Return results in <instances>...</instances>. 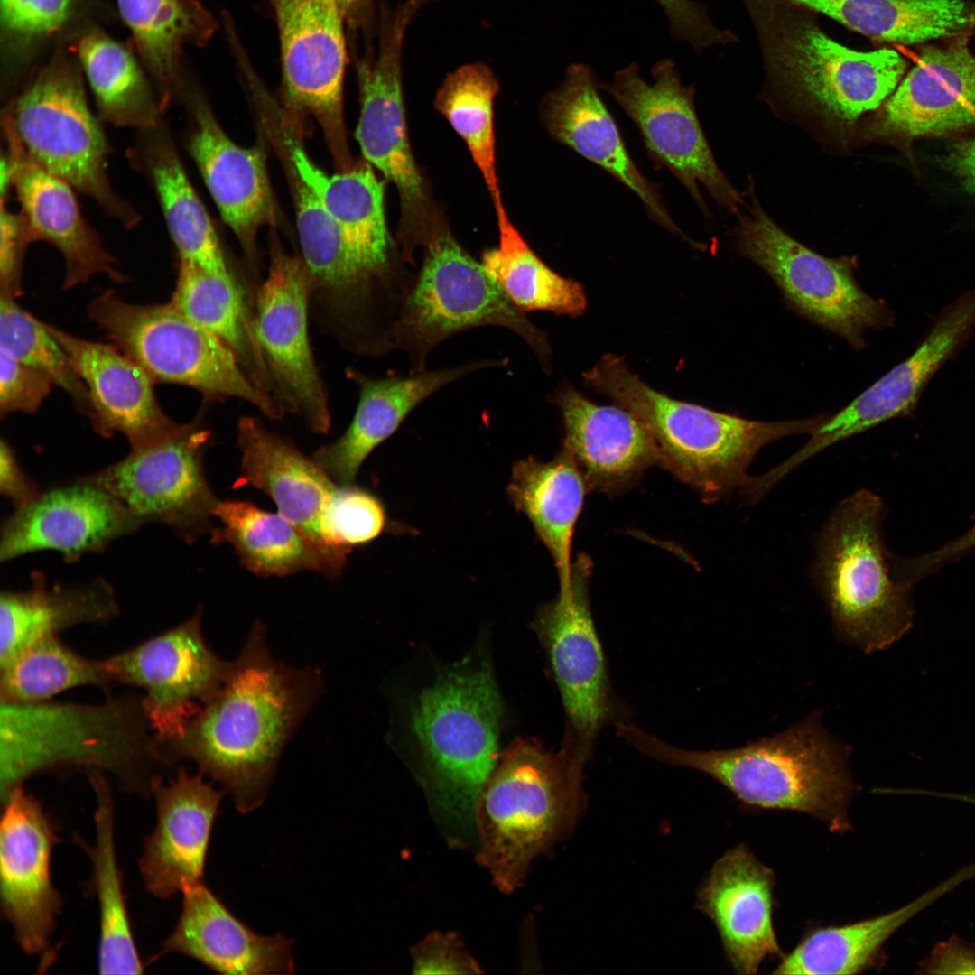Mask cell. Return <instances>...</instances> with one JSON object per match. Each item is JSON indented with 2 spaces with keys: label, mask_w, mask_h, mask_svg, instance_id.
<instances>
[{
  "label": "cell",
  "mask_w": 975,
  "mask_h": 975,
  "mask_svg": "<svg viewBox=\"0 0 975 975\" xmlns=\"http://www.w3.org/2000/svg\"><path fill=\"white\" fill-rule=\"evenodd\" d=\"M321 692L318 669L275 659L256 622L218 690L180 734L158 743L172 765L193 762L247 813L265 802L284 746Z\"/></svg>",
  "instance_id": "cell-1"
},
{
  "label": "cell",
  "mask_w": 975,
  "mask_h": 975,
  "mask_svg": "<svg viewBox=\"0 0 975 975\" xmlns=\"http://www.w3.org/2000/svg\"><path fill=\"white\" fill-rule=\"evenodd\" d=\"M173 766L141 695H107L99 703L0 701L1 796L34 775L79 769L149 794Z\"/></svg>",
  "instance_id": "cell-2"
},
{
  "label": "cell",
  "mask_w": 975,
  "mask_h": 975,
  "mask_svg": "<svg viewBox=\"0 0 975 975\" xmlns=\"http://www.w3.org/2000/svg\"><path fill=\"white\" fill-rule=\"evenodd\" d=\"M617 734L652 758L710 776L748 807L809 814L836 833L851 830L848 808L858 786L847 766L850 748L823 728L817 711L781 733L728 750L676 748L629 721Z\"/></svg>",
  "instance_id": "cell-3"
},
{
  "label": "cell",
  "mask_w": 975,
  "mask_h": 975,
  "mask_svg": "<svg viewBox=\"0 0 975 975\" xmlns=\"http://www.w3.org/2000/svg\"><path fill=\"white\" fill-rule=\"evenodd\" d=\"M585 383L633 413L648 430L657 464L695 489L707 502L741 489L756 454L766 444L812 433L825 420L760 422L673 400L631 373L625 361L604 356L584 374Z\"/></svg>",
  "instance_id": "cell-4"
},
{
  "label": "cell",
  "mask_w": 975,
  "mask_h": 975,
  "mask_svg": "<svg viewBox=\"0 0 975 975\" xmlns=\"http://www.w3.org/2000/svg\"><path fill=\"white\" fill-rule=\"evenodd\" d=\"M589 760L562 744L552 752L518 739L504 753L476 807L478 862L497 887L511 893L531 862L565 838L585 803Z\"/></svg>",
  "instance_id": "cell-5"
},
{
  "label": "cell",
  "mask_w": 975,
  "mask_h": 975,
  "mask_svg": "<svg viewBox=\"0 0 975 975\" xmlns=\"http://www.w3.org/2000/svg\"><path fill=\"white\" fill-rule=\"evenodd\" d=\"M884 506L861 489L832 512L815 571L839 638L865 653L889 647L912 627V585L898 579L881 535Z\"/></svg>",
  "instance_id": "cell-6"
},
{
  "label": "cell",
  "mask_w": 975,
  "mask_h": 975,
  "mask_svg": "<svg viewBox=\"0 0 975 975\" xmlns=\"http://www.w3.org/2000/svg\"><path fill=\"white\" fill-rule=\"evenodd\" d=\"M500 697L487 664L460 665L420 695L412 715L437 803L475 816L498 758Z\"/></svg>",
  "instance_id": "cell-7"
},
{
  "label": "cell",
  "mask_w": 975,
  "mask_h": 975,
  "mask_svg": "<svg viewBox=\"0 0 975 975\" xmlns=\"http://www.w3.org/2000/svg\"><path fill=\"white\" fill-rule=\"evenodd\" d=\"M88 314L154 382L186 385L213 401L241 399L272 420L285 413L255 387L219 339L171 302L134 304L107 291L89 304Z\"/></svg>",
  "instance_id": "cell-8"
},
{
  "label": "cell",
  "mask_w": 975,
  "mask_h": 975,
  "mask_svg": "<svg viewBox=\"0 0 975 975\" xmlns=\"http://www.w3.org/2000/svg\"><path fill=\"white\" fill-rule=\"evenodd\" d=\"M500 326L522 338L543 362L551 355L546 334L536 328L499 284L449 231L436 229L422 268L403 303L395 348L409 357L412 372L425 370L431 351L469 329Z\"/></svg>",
  "instance_id": "cell-9"
},
{
  "label": "cell",
  "mask_w": 975,
  "mask_h": 975,
  "mask_svg": "<svg viewBox=\"0 0 975 975\" xmlns=\"http://www.w3.org/2000/svg\"><path fill=\"white\" fill-rule=\"evenodd\" d=\"M7 116L25 151L43 169L96 200L125 228L139 222L138 213L110 183L108 144L76 71L55 66L42 72Z\"/></svg>",
  "instance_id": "cell-10"
},
{
  "label": "cell",
  "mask_w": 975,
  "mask_h": 975,
  "mask_svg": "<svg viewBox=\"0 0 975 975\" xmlns=\"http://www.w3.org/2000/svg\"><path fill=\"white\" fill-rule=\"evenodd\" d=\"M409 24L399 9L384 14L375 57L358 60L361 109L356 138L369 164L392 181L401 201L402 256L413 262L415 246L433 231L432 203L408 139L402 88V50Z\"/></svg>",
  "instance_id": "cell-11"
},
{
  "label": "cell",
  "mask_w": 975,
  "mask_h": 975,
  "mask_svg": "<svg viewBox=\"0 0 975 975\" xmlns=\"http://www.w3.org/2000/svg\"><path fill=\"white\" fill-rule=\"evenodd\" d=\"M741 252L763 268L785 298L815 323L861 347L862 333L892 324L887 304L857 283L850 260L820 255L781 229L754 203L740 219Z\"/></svg>",
  "instance_id": "cell-12"
},
{
  "label": "cell",
  "mask_w": 975,
  "mask_h": 975,
  "mask_svg": "<svg viewBox=\"0 0 975 975\" xmlns=\"http://www.w3.org/2000/svg\"><path fill=\"white\" fill-rule=\"evenodd\" d=\"M590 558L571 567L569 587L538 612L534 627L546 650L566 715L563 743L590 759L600 730L626 720L613 695L590 606Z\"/></svg>",
  "instance_id": "cell-13"
},
{
  "label": "cell",
  "mask_w": 975,
  "mask_h": 975,
  "mask_svg": "<svg viewBox=\"0 0 975 975\" xmlns=\"http://www.w3.org/2000/svg\"><path fill=\"white\" fill-rule=\"evenodd\" d=\"M209 429L194 421L167 438L130 450L121 460L84 479L118 498L142 522L170 527L187 543L213 530L218 499L207 481L203 458Z\"/></svg>",
  "instance_id": "cell-14"
},
{
  "label": "cell",
  "mask_w": 975,
  "mask_h": 975,
  "mask_svg": "<svg viewBox=\"0 0 975 975\" xmlns=\"http://www.w3.org/2000/svg\"><path fill=\"white\" fill-rule=\"evenodd\" d=\"M647 83L636 63L618 70L603 85L638 127L650 155L668 168L707 211L701 183L730 211L743 204L738 192L720 170L698 120L694 88L682 84L675 63L664 59L652 69Z\"/></svg>",
  "instance_id": "cell-15"
},
{
  "label": "cell",
  "mask_w": 975,
  "mask_h": 975,
  "mask_svg": "<svg viewBox=\"0 0 975 975\" xmlns=\"http://www.w3.org/2000/svg\"><path fill=\"white\" fill-rule=\"evenodd\" d=\"M310 299L302 259L273 246L267 278L255 301V333L278 403L323 434L330 413L309 338Z\"/></svg>",
  "instance_id": "cell-16"
},
{
  "label": "cell",
  "mask_w": 975,
  "mask_h": 975,
  "mask_svg": "<svg viewBox=\"0 0 975 975\" xmlns=\"http://www.w3.org/2000/svg\"><path fill=\"white\" fill-rule=\"evenodd\" d=\"M202 610L129 649L105 658L114 683L144 692L142 705L159 742L180 734L223 683L230 662L202 633Z\"/></svg>",
  "instance_id": "cell-17"
},
{
  "label": "cell",
  "mask_w": 975,
  "mask_h": 975,
  "mask_svg": "<svg viewBox=\"0 0 975 975\" xmlns=\"http://www.w3.org/2000/svg\"><path fill=\"white\" fill-rule=\"evenodd\" d=\"M777 56L794 92L824 119L844 127L886 101L906 69L893 50L855 51L810 23L785 33Z\"/></svg>",
  "instance_id": "cell-18"
},
{
  "label": "cell",
  "mask_w": 975,
  "mask_h": 975,
  "mask_svg": "<svg viewBox=\"0 0 975 975\" xmlns=\"http://www.w3.org/2000/svg\"><path fill=\"white\" fill-rule=\"evenodd\" d=\"M278 25L283 85L293 108L321 126L335 159L349 162L343 121L346 18L324 0H270Z\"/></svg>",
  "instance_id": "cell-19"
},
{
  "label": "cell",
  "mask_w": 975,
  "mask_h": 975,
  "mask_svg": "<svg viewBox=\"0 0 975 975\" xmlns=\"http://www.w3.org/2000/svg\"><path fill=\"white\" fill-rule=\"evenodd\" d=\"M975 328V289L966 291L934 320L916 349L848 406L825 419L809 441L772 469L783 479L828 447L884 422L908 416L935 373L966 345Z\"/></svg>",
  "instance_id": "cell-20"
},
{
  "label": "cell",
  "mask_w": 975,
  "mask_h": 975,
  "mask_svg": "<svg viewBox=\"0 0 975 975\" xmlns=\"http://www.w3.org/2000/svg\"><path fill=\"white\" fill-rule=\"evenodd\" d=\"M2 797L0 896L14 937L28 954L50 946L60 896L51 879L56 825L42 803L18 786Z\"/></svg>",
  "instance_id": "cell-21"
},
{
  "label": "cell",
  "mask_w": 975,
  "mask_h": 975,
  "mask_svg": "<svg viewBox=\"0 0 975 975\" xmlns=\"http://www.w3.org/2000/svg\"><path fill=\"white\" fill-rule=\"evenodd\" d=\"M143 525L118 498L80 478L42 491L31 504L15 509L1 528L0 562L52 550L74 562L87 553L102 552Z\"/></svg>",
  "instance_id": "cell-22"
},
{
  "label": "cell",
  "mask_w": 975,
  "mask_h": 975,
  "mask_svg": "<svg viewBox=\"0 0 975 975\" xmlns=\"http://www.w3.org/2000/svg\"><path fill=\"white\" fill-rule=\"evenodd\" d=\"M204 775L180 768L152 791L156 825L145 838L139 868L146 889L159 898L184 892L203 882L210 836L226 791Z\"/></svg>",
  "instance_id": "cell-23"
},
{
  "label": "cell",
  "mask_w": 975,
  "mask_h": 975,
  "mask_svg": "<svg viewBox=\"0 0 975 975\" xmlns=\"http://www.w3.org/2000/svg\"><path fill=\"white\" fill-rule=\"evenodd\" d=\"M47 329L70 358L88 395L87 415L104 437L120 433L131 450L160 441L181 426L161 408L154 380L116 346Z\"/></svg>",
  "instance_id": "cell-24"
},
{
  "label": "cell",
  "mask_w": 975,
  "mask_h": 975,
  "mask_svg": "<svg viewBox=\"0 0 975 975\" xmlns=\"http://www.w3.org/2000/svg\"><path fill=\"white\" fill-rule=\"evenodd\" d=\"M967 36L923 49L915 65L886 100L875 133L931 137L975 125V57Z\"/></svg>",
  "instance_id": "cell-25"
},
{
  "label": "cell",
  "mask_w": 975,
  "mask_h": 975,
  "mask_svg": "<svg viewBox=\"0 0 975 975\" xmlns=\"http://www.w3.org/2000/svg\"><path fill=\"white\" fill-rule=\"evenodd\" d=\"M775 874L744 845L725 852L697 896L725 954L739 974H757L768 956L783 954L773 922Z\"/></svg>",
  "instance_id": "cell-26"
},
{
  "label": "cell",
  "mask_w": 975,
  "mask_h": 975,
  "mask_svg": "<svg viewBox=\"0 0 975 975\" xmlns=\"http://www.w3.org/2000/svg\"><path fill=\"white\" fill-rule=\"evenodd\" d=\"M3 128L13 166V187L21 204L20 213L32 242H48L62 255L63 289L87 283L98 274L122 282L116 259L83 217L73 188L28 154L7 116L3 118Z\"/></svg>",
  "instance_id": "cell-27"
},
{
  "label": "cell",
  "mask_w": 975,
  "mask_h": 975,
  "mask_svg": "<svg viewBox=\"0 0 975 975\" xmlns=\"http://www.w3.org/2000/svg\"><path fill=\"white\" fill-rule=\"evenodd\" d=\"M599 87L589 66L581 63L569 66L562 83L547 94L542 103V116L548 132L631 190L657 224L691 242L667 212L656 188L630 157L618 125L599 94Z\"/></svg>",
  "instance_id": "cell-28"
},
{
  "label": "cell",
  "mask_w": 975,
  "mask_h": 975,
  "mask_svg": "<svg viewBox=\"0 0 975 975\" xmlns=\"http://www.w3.org/2000/svg\"><path fill=\"white\" fill-rule=\"evenodd\" d=\"M506 360H484L459 367L375 378L355 369L347 376L358 386V403L345 432L318 449L312 459L339 485H353L366 458L395 433L408 414L425 399L454 381Z\"/></svg>",
  "instance_id": "cell-29"
},
{
  "label": "cell",
  "mask_w": 975,
  "mask_h": 975,
  "mask_svg": "<svg viewBox=\"0 0 975 975\" xmlns=\"http://www.w3.org/2000/svg\"><path fill=\"white\" fill-rule=\"evenodd\" d=\"M565 437L589 490L616 496L628 490L657 464L654 440L645 425L620 406L594 404L571 388L555 397Z\"/></svg>",
  "instance_id": "cell-30"
},
{
  "label": "cell",
  "mask_w": 975,
  "mask_h": 975,
  "mask_svg": "<svg viewBox=\"0 0 975 975\" xmlns=\"http://www.w3.org/2000/svg\"><path fill=\"white\" fill-rule=\"evenodd\" d=\"M292 943L283 934L252 930L202 882L183 892L180 918L162 952L185 955L221 974H291Z\"/></svg>",
  "instance_id": "cell-31"
},
{
  "label": "cell",
  "mask_w": 975,
  "mask_h": 975,
  "mask_svg": "<svg viewBox=\"0 0 975 975\" xmlns=\"http://www.w3.org/2000/svg\"><path fill=\"white\" fill-rule=\"evenodd\" d=\"M294 176L339 224L367 269L402 308L414 280L394 266L384 209V182L370 164L328 174L293 140L288 141Z\"/></svg>",
  "instance_id": "cell-32"
},
{
  "label": "cell",
  "mask_w": 975,
  "mask_h": 975,
  "mask_svg": "<svg viewBox=\"0 0 975 975\" xmlns=\"http://www.w3.org/2000/svg\"><path fill=\"white\" fill-rule=\"evenodd\" d=\"M237 443L241 470L235 487L249 484L264 491L278 513L316 543L330 546L325 521L339 485L313 459L255 417L238 420Z\"/></svg>",
  "instance_id": "cell-33"
},
{
  "label": "cell",
  "mask_w": 975,
  "mask_h": 975,
  "mask_svg": "<svg viewBox=\"0 0 975 975\" xmlns=\"http://www.w3.org/2000/svg\"><path fill=\"white\" fill-rule=\"evenodd\" d=\"M194 123L189 151L223 220L252 255L258 228L274 217L264 152L234 143L201 103Z\"/></svg>",
  "instance_id": "cell-34"
},
{
  "label": "cell",
  "mask_w": 975,
  "mask_h": 975,
  "mask_svg": "<svg viewBox=\"0 0 975 975\" xmlns=\"http://www.w3.org/2000/svg\"><path fill=\"white\" fill-rule=\"evenodd\" d=\"M220 525L211 542L230 544L242 564L261 576L312 571L338 576L350 549L320 544L280 513L240 500H218L213 510Z\"/></svg>",
  "instance_id": "cell-35"
},
{
  "label": "cell",
  "mask_w": 975,
  "mask_h": 975,
  "mask_svg": "<svg viewBox=\"0 0 975 975\" xmlns=\"http://www.w3.org/2000/svg\"><path fill=\"white\" fill-rule=\"evenodd\" d=\"M588 490L581 471L564 447L549 461L530 457L513 467L509 497L549 551L560 590L571 583L572 537Z\"/></svg>",
  "instance_id": "cell-36"
},
{
  "label": "cell",
  "mask_w": 975,
  "mask_h": 975,
  "mask_svg": "<svg viewBox=\"0 0 975 975\" xmlns=\"http://www.w3.org/2000/svg\"><path fill=\"white\" fill-rule=\"evenodd\" d=\"M32 580L26 590L1 592L0 664L39 638L119 615L114 590L103 579L76 587H50L44 575L35 571Z\"/></svg>",
  "instance_id": "cell-37"
},
{
  "label": "cell",
  "mask_w": 975,
  "mask_h": 975,
  "mask_svg": "<svg viewBox=\"0 0 975 975\" xmlns=\"http://www.w3.org/2000/svg\"><path fill=\"white\" fill-rule=\"evenodd\" d=\"M970 878L962 868L915 901L889 913L840 925L810 931L781 958L774 974H858L883 961L884 943L904 924Z\"/></svg>",
  "instance_id": "cell-38"
},
{
  "label": "cell",
  "mask_w": 975,
  "mask_h": 975,
  "mask_svg": "<svg viewBox=\"0 0 975 975\" xmlns=\"http://www.w3.org/2000/svg\"><path fill=\"white\" fill-rule=\"evenodd\" d=\"M143 153L146 172L158 196L180 260L240 285L229 269L210 218L190 181L165 132L147 131Z\"/></svg>",
  "instance_id": "cell-39"
},
{
  "label": "cell",
  "mask_w": 975,
  "mask_h": 975,
  "mask_svg": "<svg viewBox=\"0 0 975 975\" xmlns=\"http://www.w3.org/2000/svg\"><path fill=\"white\" fill-rule=\"evenodd\" d=\"M171 302L219 339L234 354L255 387L278 403L255 333L254 310L246 302L240 285L180 260Z\"/></svg>",
  "instance_id": "cell-40"
},
{
  "label": "cell",
  "mask_w": 975,
  "mask_h": 975,
  "mask_svg": "<svg viewBox=\"0 0 975 975\" xmlns=\"http://www.w3.org/2000/svg\"><path fill=\"white\" fill-rule=\"evenodd\" d=\"M875 41L922 43L966 34L975 9L961 0H786Z\"/></svg>",
  "instance_id": "cell-41"
},
{
  "label": "cell",
  "mask_w": 975,
  "mask_h": 975,
  "mask_svg": "<svg viewBox=\"0 0 975 975\" xmlns=\"http://www.w3.org/2000/svg\"><path fill=\"white\" fill-rule=\"evenodd\" d=\"M97 799L94 846L83 844L92 865V885L99 908L98 970L101 974H140V959L126 907L118 866L113 800L105 774L87 773Z\"/></svg>",
  "instance_id": "cell-42"
},
{
  "label": "cell",
  "mask_w": 975,
  "mask_h": 975,
  "mask_svg": "<svg viewBox=\"0 0 975 975\" xmlns=\"http://www.w3.org/2000/svg\"><path fill=\"white\" fill-rule=\"evenodd\" d=\"M495 209L499 245L482 254L480 263L487 273L523 312L582 313L587 305L582 286L562 277L536 255L511 223L503 204Z\"/></svg>",
  "instance_id": "cell-43"
},
{
  "label": "cell",
  "mask_w": 975,
  "mask_h": 975,
  "mask_svg": "<svg viewBox=\"0 0 975 975\" xmlns=\"http://www.w3.org/2000/svg\"><path fill=\"white\" fill-rule=\"evenodd\" d=\"M78 54L104 120L144 132L159 126V106L135 59L122 44L92 32L80 39Z\"/></svg>",
  "instance_id": "cell-44"
},
{
  "label": "cell",
  "mask_w": 975,
  "mask_h": 975,
  "mask_svg": "<svg viewBox=\"0 0 975 975\" xmlns=\"http://www.w3.org/2000/svg\"><path fill=\"white\" fill-rule=\"evenodd\" d=\"M113 679L105 659L88 658L59 636L39 638L0 664V701L39 702L78 687L107 691Z\"/></svg>",
  "instance_id": "cell-45"
},
{
  "label": "cell",
  "mask_w": 975,
  "mask_h": 975,
  "mask_svg": "<svg viewBox=\"0 0 975 975\" xmlns=\"http://www.w3.org/2000/svg\"><path fill=\"white\" fill-rule=\"evenodd\" d=\"M499 89L484 63L463 65L447 75L434 106L464 140L495 207L503 204L496 169L493 105Z\"/></svg>",
  "instance_id": "cell-46"
},
{
  "label": "cell",
  "mask_w": 975,
  "mask_h": 975,
  "mask_svg": "<svg viewBox=\"0 0 975 975\" xmlns=\"http://www.w3.org/2000/svg\"><path fill=\"white\" fill-rule=\"evenodd\" d=\"M122 18L153 72L170 82L181 45L209 31V18L187 0H116Z\"/></svg>",
  "instance_id": "cell-47"
},
{
  "label": "cell",
  "mask_w": 975,
  "mask_h": 975,
  "mask_svg": "<svg viewBox=\"0 0 975 975\" xmlns=\"http://www.w3.org/2000/svg\"><path fill=\"white\" fill-rule=\"evenodd\" d=\"M0 348L48 377L88 413L87 388L65 350L45 323L22 309L14 297L4 294H0Z\"/></svg>",
  "instance_id": "cell-48"
},
{
  "label": "cell",
  "mask_w": 975,
  "mask_h": 975,
  "mask_svg": "<svg viewBox=\"0 0 975 975\" xmlns=\"http://www.w3.org/2000/svg\"><path fill=\"white\" fill-rule=\"evenodd\" d=\"M385 524L377 497L353 485H339L326 516L325 533L330 546L351 549L379 536Z\"/></svg>",
  "instance_id": "cell-49"
},
{
  "label": "cell",
  "mask_w": 975,
  "mask_h": 975,
  "mask_svg": "<svg viewBox=\"0 0 975 975\" xmlns=\"http://www.w3.org/2000/svg\"><path fill=\"white\" fill-rule=\"evenodd\" d=\"M74 0H0L3 30L23 39L48 35L64 25Z\"/></svg>",
  "instance_id": "cell-50"
},
{
  "label": "cell",
  "mask_w": 975,
  "mask_h": 975,
  "mask_svg": "<svg viewBox=\"0 0 975 975\" xmlns=\"http://www.w3.org/2000/svg\"><path fill=\"white\" fill-rule=\"evenodd\" d=\"M53 384L0 348V413H35Z\"/></svg>",
  "instance_id": "cell-51"
},
{
  "label": "cell",
  "mask_w": 975,
  "mask_h": 975,
  "mask_svg": "<svg viewBox=\"0 0 975 975\" xmlns=\"http://www.w3.org/2000/svg\"><path fill=\"white\" fill-rule=\"evenodd\" d=\"M413 973L476 974L481 967L454 933L434 932L412 950Z\"/></svg>",
  "instance_id": "cell-52"
},
{
  "label": "cell",
  "mask_w": 975,
  "mask_h": 975,
  "mask_svg": "<svg viewBox=\"0 0 975 975\" xmlns=\"http://www.w3.org/2000/svg\"><path fill=\"white\" fill-rule=\"evenodd\" d=\"M0 294L16 298L22 293V270L25 249L32 243L21 213H14L1 200Z\"/></svg>",
  "instance_id": "cell-53"
},
{
  "label": "cell",
  "mask_w": 975,
  "mask_h": 975,
  "mask_svg": "<svg viewBox=\"0 0 975 975\" xmlns=\"http://www.w3.org/2000/svg\"><path fill=\"white\" fill-rule=\"evenodd\" d=\"M975 548V525L965 534L940 548L925 554L905 558H893L896 575L911 585L942 566L954 562Z\"/></svg>",
  "instance_id": "cell-54"
},
{
  "label": "cell",
  "mask_w": 975,
  "mask_h": 975,
  "mask_svg": "<svg viewBox=\"0 0 975 975\" xmlns=\"http://www.w3.org/2000/svg\"><path fill=\"white\" fill-rule=\"evenodd\" d=\"M669 23L672 36L690 43L701 44L710 35L712 24L703 9L693 0H656Z\"/></svg>",
  "instance_id": "cell-55"
},
{
  "label": "cell",
  "mask_w": 975,
  "mask_h": 975,
  "mask_svg": "<svg viewBox=\"0 0 975 975\" xmlns=\"http://www.w3.org/2000/svg\"><path fill=\"white\" fill-rule=\"evenodd\" d=\"M919 974H975V946L956 935L938 942L918 964Z\"/></svg>",
  "instance_id": "cell-56"
},
{
  "label": "cell",
  "mask_w": 975,
  "mask_h": 975,
  "mask_svg": "<svg viewBox=\"0 0 975 975\" xmlns=\"http://www.w3.org/2000/svg\"><path fill=\"white\" fill-rule=\"evenodd\" d=\"M0 491L15 509L34 501L42 493L40 487L23 469L13 448L5 440L0 444Z\"/></svg>",
  "instance_id": "cell-57"
},
{
  "label": "cell",
  "mask_w": 975,
  "mask_h": 975,
  "mask_svg": "<svg viewBox=\"0 0 975 975\" xmlns=\"http://www.w3.org/2000/svg\"><path fill=\"white\" fill-rule=\"evenodd\" d=\"M943 163L967 191L975 194V136L954 144Z\"/></svg>",
  "instance_id": "cell-58"
},
{
  "label": "cell",
  "mask_w": 975,
  "mask_h": 975,
  "mask_svg": "<svg viewBox=\"0 0 975 975\" xmlns=\"http://www.w3.org/2000/svg\"><path fill=\"white\" fill-rule=\"evenodd\" d=\"M335 5L343 13L346 21L353 27H359L371 17L374 0H324Z\"/></svg>",
  "instance_id": "cell-59"
},
{
  "label": "cell",
  "mask_w": 975,
  "mask_h": 975,
  "mask_svg": "<svg viewBox=\"0 0 975 975\" xmlns=\"http://www.w3.org/2000/svg\"><path fill=\"white\" fill-rule=\"evenodd\" d=\"M427 1L428 0H405L399 7L404 19L410 23L419 9L426 4Z\"/></svg>",
  "instance_id": "cell-60"
}]
</instances>
